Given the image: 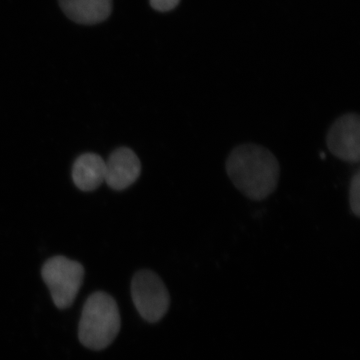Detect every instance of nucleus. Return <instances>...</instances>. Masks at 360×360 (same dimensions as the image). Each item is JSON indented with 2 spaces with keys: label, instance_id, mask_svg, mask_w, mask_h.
<instances>
[{
  "label": "nucleus",
  "instance_id": "3",
  "mask_svg": "<svg viewBox=\"0 0 360 360\" xmlns=\"http://www.w3.org/2000/svg\"><path fill=\"white\" fill-rule=\"evenodd\" d=\"M41 276L51 291L56 307L65 309L75 302L84 283V269L75 260L56 255L45 262Z\"/></svg>",
  "mask_w": 360,
  "mask_h": 360
},
{
  "label": "nucleus",
  "instance_id": "8",
  "mask_svg": "<svg viewBox=\"0 0 360 360\" xmlns=\"http://www.w3.org/2000/svg\"><path fill=\"white\" fill-rule=\"evenodd\" d=\"M105 160L96 153H87L78 156L73 163L72 180L80 191H96L104 182Z\"/></svg>",
  "mask_w": 360,
  "mask_h": 360
},
{
  "label": "nucleus",
  "instance_id": "2",
  "mask_svg": "<svg viewBox=\"0 0 360 360\" xmlns=\"http://www.w3.org/2000/svg\"><path fill=\"white\" fill-rule=\"evenodd\" d=\"M120 326V309L115 298L103 291H97L84 303L78 326V338L85 347L103 350L115 340Z\"/></svg>",
  "mask_w": 360,
  "mask_h": 360
},
{
  "label": "nucleus",
  "instance_id": "10",
  "mask_svg": "<svg viewBox=\"0 0 360 360\" xmlns=\"http://www.w3.org/2000/svg\"><path fill=\"white\" fill-rule=\"evenodd\" d=\"M179 0H150L151 6L158 11H168L179 4Z\"/></svg>",
  "mask_w": 360,
  "mask_h": 360
},
{
  "label": "nucleus",
  "instance_id": "4",
  "mask_svg": "<svg viewBox=\"0 0 360 360\" xmlns=\"http://www.w3.org/2000/svg\"><path fill=\"white\" fill-rule=\"evenodd\" d=\"M132 300L142 319L160 321L169 309V293L160 276L151 270H139L131 281Z\"/></svg>",
  "mask_w": 360,
  "mask_h": 360
},
{
  "label": "nucleus",
  "instance_id": "5",
  "mask_svg": "<svg viewBox=\"0 0 360 360\" xmlns=\"http://www.w3.org/2000/svg\"><path fill=\"white\" fill-rule=\"evenodd\" d=\"M360 120L357 113L341 115L328 132L326 143L329 151L347 162L357 163L360 160Z\"/></svg>",
  "mask_w": 360,
  "mask_h": 360
},
{
  "label": "nucleus",
  "instance_id": "9",
  "mask_svg": "<svg viewBox=\"0 0 360 360\" xmlns=\"http://www.w3.org/2000/svg\"><path fill=\"white\" fill-rule=\"evenodd\" d=\"M349 205L352 212L354 213L355 217H359L360 215V172H356L350 181L349 186Z\"/></svg>",
  "mask_w": 360,
  "mask_h": 360
},
{
  "label": "nucleus",
  "instance_id": "7",
  "mask_svg": "<svg viewBox=\"0 0 360 360\" xmlns=\"http://www.w3.org/2000/svg\"><path fill=\"white\" fill-rule=\"evenodd\" d=\"M58 4L65 15L79 25H98L112 11V0H58Z\"/></svg>",
  "mask_w": 360,
  "mask_h": 360
},
{
  "label": "nucleus",
  "instance_id": "1",
  "mask_svg": "<svg viewBox=\"0 0 360 360\" xmlns=\"http://www.w3.org/2000/svg\"><path fill=\"white\" fill-rule=\"evenodd\" d=\"M225 167L234 186L250 200H265L278 184V161L271 151L258 144L236 146L229 153Z\"/></svg>",
  "mask_w": 360,
  "mask_h": 360
},
{
  "label": "nucleus",
  "instance_id": "6",
  "mask_svg": "<svg viewBox=\"0 0 360 360\" xmlns=\"http://www.w3.org/2000/svg\"><path fill=\"white\" fill-rule=\"evenodd\" d=\"M141 174V163L132 149H115L105 160L104 182L110 188L120 191L129 188L136 182Z\"/></svg>",
  "mask_w": 360,
  "mask_h": 360
}]
</instances>
